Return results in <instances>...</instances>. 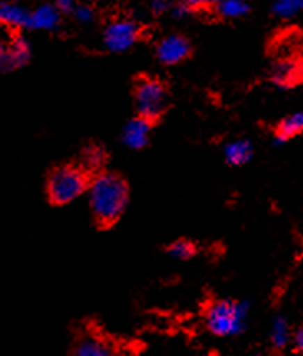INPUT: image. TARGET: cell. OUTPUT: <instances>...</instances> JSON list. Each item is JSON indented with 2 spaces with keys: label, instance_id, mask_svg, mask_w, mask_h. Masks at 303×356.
<instances>
[{
  "label": "cell",
  "instance_id": "1",
  "mask_svg": "<svg viewBox=\"0 0 303 356\" xmlns=\"http://www.w3.org/2000/svg\"><path fill=\"white\" fill-rule=\"evenodd\" d=\"M88 201L99 227H110L123 216L129 202V186L116 172H99L88 186Z\"/></svg>",
  "mask_w": 303,
  "mask_h": 356
},
{
  "label": "cell",
  "instance_id": "2",
  "mask_svg": "<svg viewBox=\"0 0 303 356\" xmlns=\"http://www.w3.org/2000/svg\"><path fill=\"white\" fill-rule=\"evenodd\" d=\"M250 305L244 300L220 298L211 302L206 308L204 321L211 335L231 338L245 332Z\"/></svg>",
  "mask_w": 303,
  "mask_h": 356
},
{
  "label": "cell",
  "instance_id": "3",
  "mask_svg": "<svg viewBox=\"0 0 303 356\" xmlns=\"http://www.w3.org/2000/svg\"><path fill=\"white\" fill-rule=\"evenodd\" d=\"M92 176L80 164H62L47 177V197L54 206H67L88 191Z\"/></svg>",
  "mask_w": 303,
  "mask_h": 356
},
{
  "label": "cell",
  "instance_id": "4",
  "mask_svg": "<svg viewBox=\"0 0 303 356\" xmlns=\"http://www.w3.org/2000/svg\"><path fill=\"white\" fill-rule=\"evenodd\" d=\"M134 106L138 116L153 121L159 120L167 108V90L156 78H141L134 86Z\"/></svg>",
  "mask_w": 303,
  "mask_h": 356
},
{
  "label": "cell",
  "instance_id": "5",
  "mask_svg": "<svg viewBox=\"0 0 303 356\" xmlns=\"http://www.w3.org/2000/svg\"><path fill=\"white\" fill-rule=\"evenodd\" d=\"M140 38L141 27L131 19L113 20L103 30V45L113 54H124L131 50Z\"/></svg>",
  "mask_w": 303,
  "mask_h": 356
},
{
  "label": "cell",
  "instance_id": "6",
  "mask_svg": "<svg viewBox=\"0 0 303 356\" xmlns=\"http://www.w3.org/2000/svg\"><path fill=\"white\" fill-rule=\"evenodd\" d=\"M32 58L28 42L22 35L12 37L10 40L0 42V72H14L25 67Z\"/></svg>",
  "mask_w": 303,
  "mask_h": 356
},
{
  "label": "cell",
  "instance_id": "7",
  "mask_svg": "<svg viewBox=\"0 0 303 356\" xmlns=\"http://www.w3.org/2000/svg\"><path fill=\"white\" fill-rule=\"evenodd\" d=\"M190 42L188 37L181 33H171V35L163 37L156 45V58L161 65L172 67V65L183 63L190 55Z\"/></svg>",
  "mask_w": 303,
  "mask_h": 356
},
{
  "label": "cell",
  "instance_id": "8",
  "mask_svg": "<svg viewBox=\"0 0 303 356\" xmlns=\"http://www.w3.org/2000/svg\"><path fill=\"white\" fill-rule=\"evenodd\" d=\"M268 81L277 88H292L300 80V67L295 58H279L268 68Z\"/></svg>",
  "mask_w": 303,
  "mask_h": 356
},
{
  "label": "cell",
  "instance_id": "9",
  "mask_svg": "<svg viewBox=\"0 0 303 356\" xmlns=\"http://www.w3.org/2000/svg\"><path fill=\"white\" fill-rule=\"evenodd\" d=\"M151 129H153L151 121L136 116V118L129 120L123 128L121 140H123L124 146H128L129 149H142L149 143Z\"/></svg>",
  "mask_w": 303,
  "mask_h": 356
},
{
  "label": "cell",
  "instance_id": "10",
  "mask_svg": "<svg viewBox=\"0 0 303 356\" xmlns=\"http://www.w3.org/2000/svg\"><path fill=\"white\" fill-rule=\"evenodd\" d=\"M60 19H62V12L55 7V3H42L30 12L28 29L51 32L60 25Z\"/></svg>",
  "mask_w": 303,
  "mask_h": 356
},
{
  "label": "cell",
  "instance_id": "11",
  "mask_svg": "<svg viewBox=\"0 0 303 356\" xmlns=\"http://www.w3.org/2000/svg\"><path fill=\"white\" fill-rule=\"evenodd\" d=\"M72 356H115V351L101 337L86 333L75 341Z\"/></svg>",
  "mask_w": 303,
  "mask_h": 356
},
{
  "label": "cell",
  "instance_id": "12",
  "mask_svg": "<svg viewBox=\"0 0 303 356\" xmlns=\"http://www.w3.org/2000/svg\"><path fill=\"white\" fill-rule=\"evenodd\" d=\"M30 10L14 0L0 2V24L8 29H28Z\"/></svg>",
  "mask_w": 303,
  "mask_h": 356
},
{
  "label": "cell",
  "instance_id": "13",
  "mask_svg": "<svg viewBox=\"0 0 303 356\" xmlns=\"http://www.w3.org/2000/svg\"><path fill=\"white\" fill-rule=\"evenodd\" d=\"M106 161V149L101 145H98V143H90V145H86L80 154V166L83 168L90 176H97L99 172H103Z\"/></svg>",
  "mask_w": 303,
  "mask_h": 356
},
{
  "label": "cell",
  "instance_id": "14",
  "mask_svg": "<svg viewBox=\"0 0 303 356\" xmlns=\"http://www.w3.org/2000/svg\"><path fill=\"white\" fill-rule=\"evenodd\" d=\"M224 159L231 166H244L254 158V145L247 138L229 141L224 146Z\"/></svg>",
  "mask_w": 303,
  "mask_h": 356
},
{
  "label": "cell",
  "instance_id": "15",
  "mask_svg": "<svg viewBox=\"0 0 303 356\" xmlns=\"http://www.w3.org/2000/svg\"><path fill=\"white\" fill-rule=\"evenodd\" d=\"M303 134V108L285 118L277 124L274 134V145H285L292 138Z\"/></svg>",
  "mask_w": 303,
  "mask_h": 356
},
{
  "label": "cell",
  "instance_id": "16",
  "mask_svg": "<svg viewBox=\"0 0 303 356\" xmlns=\"http://www.w3.org/2000/svg\"><path fill=\"white\" fill-rule=\"evenodd\" d=\"M293 330L290 328L287 316L277 315L270 327V345L277 351H282L292 343Z\"/></svg>",
  "mask_w": 303,
  "mask_h": 356
},
{
  "label": "cell",
  "instance_id": "17",
  "mask_svg": "<svg viewBox=\"0 0 303 356\" xmlns=\"http://www.w3.org/2000/svg\"><path fill=\"white\" fill-rule=\"evenodd\" d=\"M214 8L220 19L237 20V19H244L245 15H249L250 3L249 0H220Z\"/></svg>",
  "mask_w": 303,
  "mask_h": 356
},
{
  "label": "cell",
  "instance_id": "18",
  "mask_svg": "<svg viewBox=\"0 0 303 356\" xmlns=\"http://www.w3.org/2000/svg\"><path fill=\"white\" fill-rule=\"evenodd\" d=\"M303 12V0H274L272 3V14L277 19L288 20Z\"/></svg>",
  "mask_w": 303,
  "mask_h": 356
},
{
  "label": "cell",
  "instance_id": "19",
  "mask_svg": "<svg viewBox=\"0 0 303 356\" xmlns=\"http://www.w3.org/2000/svg\"><path fill=\"white\" fill-rule=\"evenodd\" d=\"M167 254L176 260H189L197 254V247L188 238H177L167 247Z\"/></svg>",
  "mask_w": 303,
  "mask_h": 356
},
{
  "label": "cell",
  "instance_id": "20",
  "mask_svg": "<svg viewBox=\"0 0 303 356\" xmlns=\"http://www.w3.org/2000/svg\"><path fill=\"white\" fill-rule=\"evenodd\" d=\"M73 15H75L76 22H80L83 25L92 24L95 20V10L90 6H85V3H78L75 10H73Z\"/></svg>",
  "mask_w": 303,
  "mask_h": 356
},
{
  "label": "cell",
  "instance_id": "21",
  "mask_svg": "<svg viewBox=\"0 0 303 356\" xmlns=\"http://www.w3.org/2000/svg\"><path fill=\"white\" fill-rule=\"evenodd\" d=\"M176 0H151L149 3V10L151 14L154 15H164V14H171V8L174 6Z\"/></svg>",
  "mask_w": 303,
  "mask_h": 356
},
{
  "label": "cell",
  "instance_id": "22",
  "mask_svg": "<svg viewBox=\"0 0 303 356\" xmlns=\"http://www.w3.org/2000/svg\"><path fill=\"white\" fill-rule=\"evenodd\" d=\"M193 8H190L188 3L184 2V0H181V2H174V6H172L171 8V15L174 17V19H188V17L193 14Z\"/></svg>",
  "mask_w": 303,
  "mask_h": 356
},
{
  "label": "cell",
  "instance_id": "23",
  "mask_svg": "<svg viewBox=\"0 0 303 356\" xmlns=\"http://www.w3.org/2000/svg\"><path fill=\"white\" fill-rule=\"evenodd\" d=\"M193 10H204V8L215 7L220 0H184Z\"/></svg>",
  "mask_w": 303,
  "mask_h": 356
},
{
  "label": "cell",
  "instance_id": "24",
  "mask_svg": "<svg viewBox=\"0 0 303 356\" xmlns=\"http://www.w3.org/2000/svg\"><path fill=\"white\" fill-rule=\"evenodd\" d=\"M290 345L293 346V351L303 355V325H300L297 330H293L292 343H290Z\"/></svg>",
  "mask_w": 303,
  "mask_h": 356
},
{
  "label": "cell",
  "instance_id": "25",
  "mask_svg": "<svg viewBox=\"0 0 303 356\" xmlns=\"http://www.w3.org/2000/svg\"><path fill=\"white\" fill-rule=\"evenodd\" d=\"M76 6V0H55V7H57L62 14H73Z\"/></svg>",
  "mask_w": 303,
  "mask_h": 356
},
{
  "label": "cell",
  "instance_id": "26",
  "mask_svg": "<svg viewBox=\"0 0 303 356\" xmlns=\"http://www.w3.org/2000/svg\"><path fill=\"white\" fill-rule=\"evenodd\" d=\"M298 67H300V80H303V58L298 60Z\"/></svg>",
  "mask_w": 303,
  "mask_h": 356
},
{
  "label": "cell",
  "instance_id": "27",
  "mask_svg": "<svg viewBox=\"0 0 303 356\" xmlns=\"http://www.w3.org/2000/svg\"><path fill=\"white\" fill-rule=\"evenodd\" d=\"M206 356H215V355H206Z\"/></svg>",
  "mask_w": 303,
  "mask_h": 356
}]
</instances>
